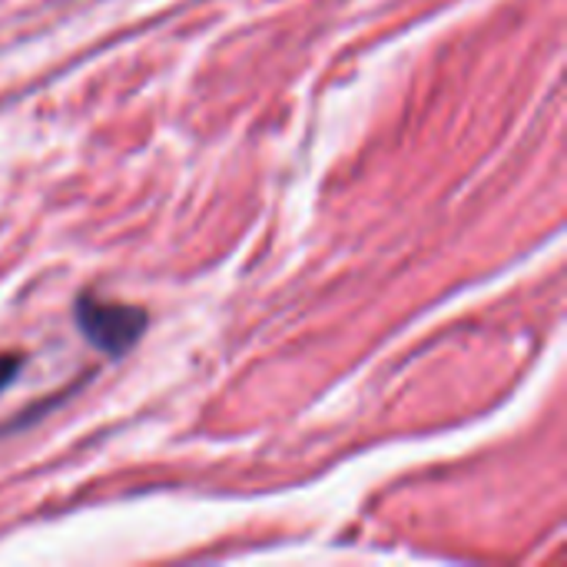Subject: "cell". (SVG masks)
<instances>
[{
    "label": "cell",
    "mask_w": 567,
    "mask_h": 567,
    "mask_svg": "<svg viewBox=\"0 0 567 567\" xmlns=\"http://www.w3.org/2000/svg\"><path fill=\"white\" fill-rule=\"evenodd\" d=\"M73 319H76V329L83 332V339L90 346H96L100 352H106L110 359L126 355L146 329V312L140 306L103 302L93 292L76 296Z\"/></svg>",
    "instance_id": "obj_1"
},
{
    "label": "cell",
    "mask_w": 567,
    "mask_h": 567,
    "mask_svg": "<svg viewBox=\"0 0 567 567\" xmlns=\"http://www.w3.org/2000/svg\"><path fill=\"white\" fill-rule=\"evenodd\" d=\"M20 369H23V355H17V352H0V392L20 375Z\"/></svg>",
    "instance_id": "obj_2"
}]
</instances>
